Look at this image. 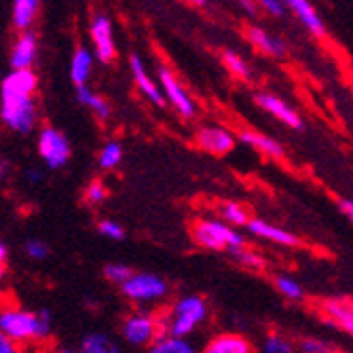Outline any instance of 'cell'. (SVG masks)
<instances>
[{"instance_id": "6da1fadb", "label": "cell", "mask_w": 353, "mask_h": 353, "mask_svg": "<svg viewBox=\"0 0 353 353\" xmlns=\"http://www.w3.org/2000/svg\"><path fill=\"white\" fill-rule=\"evenodd\" d=\"M51 328L53 315L49 309H41L39 313H32L13 305L0 309V332L17 345L30 341H43L51 334Z\"/></svg>"}, {"instance_id": "7a4b0ae2", "label": "cell", "mask_w": 353, "mask_h": 353, "mask_svg": "<svg viewBox=\"0 0 353 353\" xmlns=\"http://www.w3.org/2000/svg\"><path fill=\"white\" fill-rule=\"evenodd\" d=\"M208 317V303L201 296H182L168 315H161V328L168 336L184 339L195 332Z\"/></svg>"}, {"instance_id": "3957f363", "label": "cell", "mask_w": 353, "mask_h": 353, "mask_svg": "<svg viewBox=\"0 0 353 353\" xmlns=\"http://www.w3.org/2000/svg\"><path fill=\"white\" fill-rule=\"evenodd\" d=\"M190 237L199 248L214 250V252H235L239 248H245V239L229 224L222 220H208L199 218L190 224Z\"/></svg>"}, {"instance_id": "277c9868", "label": "cell", "mask_w": 353, "mask_h": 353, "mask_svg": "<svg viewBox=\"0 0 353 353\" xmlns=\"http://www.w3.org/2000/svg\"><path fill=\"white\" fill-rule=\"evenodd\" d=\"M121 334L134 347L152 345L159 336H163L161 315L150 313V311H134L123 319Z\"/></svg>"}, {"instance_id": "5b68a950", "label": "cell", "mask_w": 353, "mask_h": 353, "mask_svg": "<svg viewBox=\"0 0 353 353\" xmlns=\"http://www.w3.org/2000/svg\"><path fill=\"white\" fill-rule=\"evenodd\" d=\"M0 119L9 130L17 134H30L39 121L34 98H3L0 100Z\"/></svg>"}, {"instance_id": "8992f818", "label": "cell", "mask_w": 353, "mask_h": 353, "mask_svg": "<svg viewBox=\"0 0 353 353\" xmlns=\"http://www.w3.org/2000/svg\"><path fill=\"white\" fill-rule=\"evenodd\" d=\"M121 290L125 299L134 303H150L165 299L170 292V285L163 277L154 273H132V277L121 285Z\"/></svg>"}, {"instance_id": "52a82bcc", "label": "cell", "mask_w": 353, "mask_h": 353, "mask_svg": "<svg viewBox=\"0 0 353 353\" xmlns=\"http://www.w3.org/2000/svg\"><path fill=\"white\" fill-rule=\"evenodd\" d=\"M39 154L43 157V161L51 170H59L70 161V142L55 127H43L39 134Z\"/></svg>"}, {"instance_id": "ba28073f", "label": "cell", "mask_w": 353, "mask_h": 353, "mask_svg": "<svg viewBox=\"0 0 353 353\" xmlns=\"http://www.w3.org/2000/svg\"><path fill=\"white\" fill-rule=\"evenodd\" d=\"M157 85L163 93V100L170 102L182 119H195V112H197L195 102L190 100V95L184 91V87L180 85V81L176 79V74L170 68H165V66L159 68V83Z\"/></svg>"}, {"instance_id": "9c48e42d", "label": "cell", "mask_w": 353, "mask_h": 353, "mask_svg": "<svg viewBox=\"0 0 353 353\" xmlns=\"http://www.w3.org/2000/svg\"><path fill=\"white\" fill-rule=\"evenodd\" d=\"M324 322L334 326L336 330L345 332L347 336L353 334V303L351 296H330L315 303Z\"/></svg>"}, {"instance_id": "30bf717a", "label": "cell", "mask_w": 353, "mask_h": 353, "mask_svg": "<svg viewBox=\"0 0 353 353\" xmlns=\"http://www.w3.org/2000/svg\"><path fill=\"white\" fill-rule=\"evenodd\" d=\"M89 34L93 41V57H98L102 63H110L117 57V45L112 34V21L106 13H98L89 23Z\"/></svg>"}, {"instance_id": "8fae6325", "label": "cell", "mask_w": 353, "mask_h": 353, "mask_svg": "<svg viewBox=\"0 0 353 353\" xmlns=\"http://www.w3.org/2000/svg\"><path fill=\"white\" fill-rule=\"evenodd\" d=\"M235 136L227 130V127H218V125H208V127H201L195 136V144L203 150V152H210V154H216V157H224L229 154L233 148H235Z\"/></svg>"}, {"instance_id": "7c38bea8", "label": "cell", "mask_w": 353, "mask_h": 353, "mask_svg": "<svg viewBox=\"0 0 353 353\" xmlns=\"http://www.w3.org/2000/svg\"><path fill=\"white\" fill-rule=\"evenodd\" d=\"M39 77L34 70H11L0 81V98H34Z\"/></svg>"}, {"instance_id": "4fadbf2b", "label": "cell", "mask_w": 353, "mask_h": 353, "mask_svg": "<svg viewBox=\"0 0 353 353\" xmlns=\"http://www.w3.org/2000/svg\"><path fill=\"white\" fill-rule=\"evenodd\" d=\"M39 55V39L34 32H21L11 49V70H32Z\"/></svg>"}, {"instance_id": "5bb4252c", "label": "cell", "mask_w": 353, "mask_h": 353, "mask_svg": "<svg viewBox=\"0 0 353 353\" xmlns=\"http://www.w3.org/2000/svg\"><path fill=\"white\" fill-rule=\"evenodd\" d=\"M256 104H259L265 112H269L271 117H275L277 121H281L283 125L292 127V130H303V119L301 114L292 108L288 106L279 95H273V93H259L256 95Z\"/></svg>"}, {"instance_id": "9a60e30c", "label": "cell", "mask_w": 353, "mask_h": 353, "mask_svg": "<svg viewBox=\"0 0 353 353\" xmlns=\"http://www.w3.org/2000/svg\"><path fill=\"white\" fill-rule=\"evenodd\" d=\"M245 227L250 229L252 235L261 237V239H267L271 243H277V245H285V248H299V245H303L299 235L285 231L281 227H275V224H269V222H265L261 218H250V222L245 224Z\"/></svg>"}, {"instance_id": "2e32d148", "label": "cell", "mask_w": 353, "mask_h": 353, "mask_svg": "<svg viewBox=\"0 0 353 353\" xmlns=\"http://www.w3.org/2000/svg\"><path fill=\"white\" fill-rule=\"evenodd\" d=\"M201 353H256L254 343L237 332H222L212 336Z\"/></svg>"}, {"instance_id": "e0dca14e", "label": "cell", "mask_w": 353, "mask_h": 353, "mask_svg": "<svg viewBox=\"0 0 353 353\" xmlns=\"http://www.w3.org/2000/svg\"><path fill=\"white\" fill-rule=\"evenodd\" d=\"M285 9H292L294 15L301 19V23L311 32L313 37L324 39L326 37V23L311 5V0H281Z\"/></svg>"}, {"instance_id": "ac0fdd59", "label": "cell", "mask_w": 353, "mask_h": 353, "mask_svg": "<svg viewBox=\"0 0 353 353\" xmlns=\"http://www.w3.org/2000/svg\"><path fill=\"white\" fill-rule=\"evenodd\" d=\"M130 68H132V77H134L138 89L146 95V98H148L152 104H157V106H165L163 93H161V89H159L157 81L146 72V68H144V63H142L140 55H136V53L130 55Z\"/></svg>"}, {"instance_id": "d6986e66", "label": "cell", "mask_w": 353, "mask_h": 353, "mask_svg": "<svg viewBox=\"0 0 353 353\" xmlns=\"http://www.w3.org/2000/svg\"><path fill=\"white\" fill-rule=\"evenodd\" d=\"M248 41L252 43V47H256L261 53L269 55V57H283L285 55V45L283 41H279L277 37H271L267 30L259 28V26H252L245 32Z\"/></svg>"}, {"instance_id": "ffe728a7", "label": "cell", "mask_w": 353, "mask_h": 353, "mask_svg": "<svg viewBox=\"0 0 353 353\" xmlns=\"http://www.w3.org/2000/svg\"><path fill=\"white\" fill-rule=\"evenodd\" d=\"M93 59L95 57H93L91 49H87L83 45L77 47V51H74V55L70 59V79H72V83L77 87L87 85V81H89V77L93 72Z\"/></svg>"}, {"instance_id": "44dd1931", "label": "cell", "mask_w": 353, "mask_h": 353, "mask_svg": "<svg viewBox=\"0 0 353 353\" xmlns=\"http://www.w3.org/2000/svg\"><path fill=\"white\" fill-rule=\"evenodd\" d=\"M239 138H241V142L248 144L250 148L261 150L263 154H267V157H271V159H281V157H283V146H281L275 138H271V136H267V134H259V132H250V130H245V132L239 134Z\"/></svg>"}, {"instance_id": "7402d4cb", "label": "cell", "mask_w": 353, "mask_h": 353, "mask_svg": "<svg viewBox=\"0 0 353 353\" xmlns=\"http://www.w3.org/2000/svg\"><path fill=\"white\" fill-rule=\"evenodd\" d=\"M41 9V0H13V26L19 32H28Z\"/></svg>"}, {"instance_id": "603a6c76", "label": "cell", "mask_w": 353, "mask_h": 353, "mask_svg": "<svg viewBox=\"0 0 353 353\" xmlns=\"http://www.w3.org/2000/svg\"><path fill=\"white\" fill-rule=\"evenodd\" d=\"M81 353H121V349L117 341L110 339L108 334L91 332L85 334V339L81 341Z\"/></svg>"}, {"instance_id": "cb8c5ba5", "label": "cell", "mask_w": 353, "mask_h": 353, "mask_svg": "<svg viewBox=\"0 0 353 353\" xmlns=\"http://www.w3.org/2000/svg\"><path fill=\"white\" fill-rule=\"evenodd\" d=\"M77 98H79V102H81L83 106L91 108L93 114L98 117V119L106 121V119L110 117V104L102 98V95H98L95 91H91L87 85H85V87H77Z\"/></svg>"}, {"instance_id": "d4e9b609", "label": "cell", "mask_w": 353, "mask_h": 353, "mask_svg": "<svg viewBox=\"0 0 353 353\" xmlns=\"http://www.w3.org/2000/svg\"><path fill=\"white\" fill-rule=\"evenodd\" d=\"M148 353H199L186 339L178 336H159L152 345H148Z\"/></svg>"}, {"instance_id": "484cf974", "label": "cell", "mask_w": 353, "mask_h": 353, "mask_svg": "<svg viewBox=\"0 0 353 353\" xmlns=\"http://www.w3.org/2000/svg\"><path fill=\"white\" fill-rule=\"evenodd\" d=\"M218 212H220L222 222L229 224V227H245V224L250 222V212L239 201H224L218 208Z\"/></svg>"}, {"instance_id": "4316f807", "label": "cell", "mask_w": 353, "mask_h": 353, "mask_svg": "<svg viewBox=\"0 0 353 353\" xmlns=\"http://www.w3.org/2000/svg\"><path fill=\"white\" fill-rule=\"evenodd\" d=\"M222 61H224V66H227V70L241 79V81H250L252 79V68H250V63L235 51H224L222 53Z\"/></svg>"}, {"instance_id": "83f0119b", "label": "cell", "mask_w": 353, "mask_h": 353, "mask_svg": "<svg viewBox=\"0 0 353 353\" xmlns=\"http://www.w3.org/2000/svg\"><path fill=\"white\" fill-rule=\"evenodd\" d=\"M273 285H275V290L288 301H303V296H305L301 283L292 277L277 275V277H273Z\"/></svg>"}, {"instance_id": "f1b7e54d", "label": "cell", "mask_w": 353, "mask_h": 353, "mask_svg": "<svg viewBox=\"0 0 353 353\" xmlns=\"http://www.w3.org/2000/svg\"><path fill=\"white\" fill-rule=\"evenodd\" d=\"M123 161V146L119 142H106L100 150V168L114 170Z\"/></svg>"}, {"instance_id": "f546056e", "label": "cell", "mask_w": 353, "mask_h": 353, "mask_svg": "<svg viewBox=\"0 0 353 353\" xmlns=\"http://www.w3.org/2000/svg\"><path fill=\"white\" fill-rule=\"evenodd\" d=\"M231 256H235V261L245 269H252V271H263L265 269V261L261 259L259 254L248 250V248H239V250L231 252Z\"/></svg>"}, {"instance_id": "4dcf8cb0", "label": "cell", "mask_w": 353, "mask_h": 353, "mask_svg": "<svg viewBox=\"0 0 353 353\" xmlns=\"http://www.w3.org/2000/svg\"><path fill=\"white\" fill-rule=\"evenodd\" d=\"M263 349H265V353H296V347L292 345V341H288L279 332L269 334Z\"/></svg>"}, {"instance_id": "1f68e13d", "label": "cell", "mask_w": 353, "mask_h": 353, "mask_svg": "<svg viewBox=\"0 0 353 353\" xmlns=\"http://www.w3.org/2000/svg\"><path fill=\"white\" fill-rule=\"evenodd\" d=\"M106 197H108V188L100 180L89 182V186L85 188V203L89 205H100L102 201H106Z\"/></svg>"}, {"instance_id": "d6a6232c", "label": "cell", "mask_w": 353, "mask_h": 353, "mask_svg": "<svg viewBox=\"0 0 353 353\" xmlns=\"http://www.w3.org/2000/svg\"><path fill=\"white\" fill-rule=\"evenodd\" d=\"M132 269L127 267V265H119V263H112V265H106L104 267V277L110 281V283H114V285H123L127 279L132 277Z\"/></svg>"}, {"instance_id": "836d02e7", "label": "cell", "mask_w": 353, "mask_h": 353, "mask_svg": "<svg viewBox=\"0 0 353 353\" xmlns=\"http://www.w3.org/2000/svg\"><path fill=\"white\" fill-rule=\"evenodd\" d=\"M98 233L106 239H112V241H123L125 239V229L121 227L119 222L110 220V218H104L98 222Z\"/></svg>"}, {"instance_id": "e575fe53", "label": "cell", "mask_w": 353, "mask_h": 353, "mask_svg": "<svg viewBox=\"0 0 353 353\" xmlns=\"http://www.w3.org/2000/svg\"><path fill=\"white\" fill-rule=\"evenodd\" d=\"M26 254L32 261H45L49 256V245L41 239H28L26 241Z\"/></svg>"}, {"instance_id": "d590c367", "label": "cell", "mask_w": 353, "mask_h": 353, "mask_svg": "<svg viewBox=\"0 0 353 353\" xmlns=\"http://www.w3.org/2000/svg\"><path fill=\"white\" fill-rule=\"evenodd\" d=\"M256 5L263 7L269 15H275V17L285 15V7H283L281 0H256Z\"/></svg>"}, {"instance_id": "8d00e7d4", "label": "cell", "mask_w": 353, "mask_h": 353, "mask_svg": "<svg viewBox=\"0 0 353 353\" xmlns=\"http://www.w3.org/2000/svg\"><path fill=\"white\" fill-rule=\"evenodd\" d=\"M326 345L322 343V341H317V339H303L301 341V345H299V349L303 351V353H317V351H322Z\"/></svg>"}, {"instance_id": "74e56055", "label": "cell", "mask_w": 353, "mask_h": 353, "mask_svg": "<svg viewBox=\"0 0 353 353\" xmlns=\"http://www.w3.org/2000/svg\"><path fill=\"white\" fill-rule=\"evenodd\" d=\"M0 353H21V349L17 343H13L9 336H5L3 332H0Z\"/></svg>"}, {"instance_id": "f35d334b", "label": "cell", "mask_w": 353, "mask_h": 353, "mask_svg": "<svg viewBox=\"0 0 353 353\" xmlns=\"http://www.w3.org/2000/svg\"><path fill=\"white\" fill-rule=\"evenodd\" d=\"M241 9L248 13V15H256L259 13V5H256V0H239Z\"/></svg>"}, {"instance_id": "ab89813d", "label": "cell", "mask_w": 353, "mask_h": 353, "mask_svg": "<svg viewBox=\"0 0 353 353\" xmlns=\"http://www.w3.org/2000/svg\"><path fill=\"white\" fill-rule=\"evenodd\" d=\"M339 208H341V212H345V216L351 220L353 218V203L349 201V199H341L339 201Z\"/></svg>"}, {"instance_id": "60d3db41", "label": "cell", "mask_w": 353, "mask_h": 353, "mask_svg": "<svg viewBox=\"0 0 353 353\" xmlns=\"http://www.w3.org/2000/svg\"><path fill=\"white\" fill-rule=\"evenodd\" d=\"M28 180H30V182H39V180H43V174L37 172V170H30V172H28Z\"/></svg>"}, {"instance_id": "b9f144b4", "label": "cell", "mask_w": 353, "mask_h": 353, "mask_svg": "<svg viewBox=\"0 0 353 353\" xmlns=\"http://www.w3.org/2000/svg\"><path fill=\"white\" fill-rule=\"evenodd\" d=\"M5 261H7V245L0 243V265H5Z\"/></svg>"}, {"instance_id": "7bdbcfd3", "label": "cell", "mask_w": 353, "mask_h": 353, "mask_svg": "<svg viewBox=\"0 0 353 353\" xmlns=\"http://www.w3.org/2000/svg\"><path fill=\"white\" fill-rule=\"evenodd\" d=\"M49 353H77L74 349H66V347H57V349H51Z\"/></svg>"}, {"instance_id": "ee69618b", "label": "cell", "mask_w": 353, "mask_h": 353, "mask_svg": "<svg viewBox=\"0 0 353 353\" xmlns=\"http://www.w3.org/2000/svg\"><path fill=\"white\" fill-rule=\"evenodd\" d=\"M188 3H192V5H195V7H199V9L208 7V0H188Z\"/></svg>"}, {"instance_id": "f6af8a7d", "label": "cell", "mask_w": 353, "mask_h": 353, "mask_svg": "<svg viewBox=\"0 0 353 353\" xmlns=\"http://www.w3.org/2000/svg\"><path fill=\"white\" fill-rule=\"evenodd\" d=\"M5 174H7V165H5V161H3V159H0V182H3Z\"/></svg>"}, {"instance_id": "bcb514c9", "label": "cell", "mask_w": 353, "mask_h": 353, "mask_svg": "<svg viewBox=\"0 0 353 353\" xmlns=\"http://www.w3.org/2000/svg\"><path fill=\"white\" fill-rule=\"evenodd\" d=\"M317 353H343V351H336V349H328V347H324L322 351H317Z\"/></svg>"}, {"instance_id": "7dc6e473", "label": "cell", "mask_w": 353, "mask_h": 353, "mask_svg": "<svg viewBox=\"0 0 353 353\" xmlns=\"http://www.w3.org/2000/svg\"><path fill=\"white\" fill-rule=\"evenodd\" d=\"M5 275H7V269H5V265H0V281L5 279Z\"/></svg>"}, {"instance_id": "c3c4849f", "label": "cell", "mask_w": 353, "mask_h": 353, "mask_svg": "<svg viewBox=\"0 0 353 353\" xmlns=\"http://www.w3.org/2000/svg\"><path fill=\"white\" fill-rule=\"evenodd\" d=\"M0 81H3V77H0Z\"/></svg>"}]
</instances>
